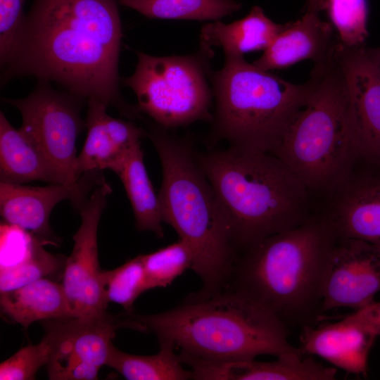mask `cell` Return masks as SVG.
Instances as JSON below:
<instances>
[{
    "mask_svg": "<svg viewBox=\"0 0 380 380\" xmlns=\"http://www.w3.org/2000/svg\"><path fill=\"white\" fill-rule=\"evenodd\" d=\"M122 37L116 0H34L4 79L32 75L54 82L69 94L133 118L139 110L119 87Z\"/></svg>",
    "mask_w": 380,
    "mask_h": 380,
    "instance_id": "cell-1",
    "label": "cell"
},
{
    "mask_svg": "<svg viewBox=\"0 0 380 380\" xmlns=\"http://www.w3.org/2000/svg\"><path fill=\"white\" fill-rule=\"evenodd\" d=\"M132 316L142 331L173 344L181 359L253 360L300 349L277 316L230 286L208 296L192 293L160 313Z\"/></svg>",
    "mask_w": 380,
    "mask_h": 380,
    "instance_id": "cell-2",
    "label": "cell"
},
{
    "mask_svg": "<svg viewBox=\"0 0 380 380\" xmlns=\"http://www.w3.org/2000/svg\"><path fill=\"white\" fill-rule=\"evenodd\" d=\"M337 239L328 222L305 221L244 250L227 286L247 295L287 327L320 319L322 290Z\"/></svg>",
    "mask_w": 380,
    "mask_h": 380,
    "instance_id": "cell-3",
    "label": "cell"
},
{
    "mask_svg": "<svg viewBox=\"0 0 380 380\" xmlns=\"http://www.w3.org/2000/svg\"><path fill=\"white\" fill-rule=\"evenodd\" d=\"M196 159L228 219L237 249L305 222L307 186L274 154L230 146Z\"/></svg>",
    "mask_w": 380,
    "mask_h": 380,
    "instance_id": "cell-4",
    "label": "cell"
},
{
    "mask_svg": "<svg viewBox=\"0 0 380 380\" xmlns=\"http://www.w3.org/2000/svg\"><path fill=\"white\" fill-rule=\"evenodd\" d=\"M148 136L162 167L158 196L163 222L191 251V270L202 281L196 293L213 294L228 284L239 256L228 219L189 145L160 128Z\"/></svg>",
    "mask_w": 380,
    "mask_h": 380,
    "instance_id": "cell-5",
    "label": "cell"
},
{
    "mask_svg": "<svg viewBox=\"0 0 380 380\" xmlns=\"http://www.w3.org/2000/svg\"><path fill=\"white\" fill-rule=\"evenodd\" d=\"M216 102L215 129L231 146L274 153L310 90L249 63L225 57L212 75Z\"/></svg>",
    "mask_w": 380,
    "mask_h": 380,
    "instance_id": "cell-6",
    "label": "cell"
},
{
    "mask_svg": "<svg viewBox=\"0 0 380 380\" xmlns=\"http://www.w3.org/2000/svg\"><path fill=\"white\" fill-rule=\"evenodd\" d=\"M311 90L273 154L305 184L319 186L336 179L357 154L349 125L344 78L336 48L315 63Z\"/></svg>",
    "mask_w": 380,
    "mask_h": 380,
    "instance_id": "cell-7",
    "label": "cell"
},
{
    "mask_svg": "<svg viewBox=\"0 0 380 380\" xmlns=\"http://www.w3.org/2000/svg\"><path fill=\"white\" fill-rule=\"evenodd\" d=\"M212 53L203 47L190 56L138 52L134 72L123 84L134 92L139 111L164 128L207 120L213 96L207 81Z\"/></svg>",
    "mask_w": 380,
    "mask_h": 380,
    "instance_id": "cell-8",
    "label": "cell"
},
{
    "mask_svg": "<svg viewBox=\"0 0 380 380\" xmlns=\"http://www.w3.org/2000/svg\"><path fill=\"white\" fill-rule=\"evenodd\" d=\"M83 99L53 89L49 82L38 80L34 89L19 99L2 101L16 108L22 115L20 131L39 151L56 184L88 196L105 180L101 172L91 171L78 178L76 173V142L84 127L80 116Z\"/></svg>",
    "mask_w": 380,
    "mask_h": 380,
    "instance_id": "cell-9",
    "label": "cell"
},
{
    "mask_svg": "<svg viewBox=\"0 0 380 380\" xmlns=\"http://www.w3.org/2000/svg\"><path fill=\"white\" fill-rule=\"evenodd\" d=\"M52 341L47 367L49 379L94 380L106 365L116 331L138 329L130 317L118 319L106 311L99 314L43 321Z\"/></svg>",
    "mask_w": 380,
    "mask_h": 380,
    "instance_id": "cell-10",
    "label": "cell"
},
{
    "mask_svg": "<svg viewBox=\"0 0 380 380\" xmlns=\"http://www.w3.org/2000/svg\"><path fill=\"white\" fill-rule=\"evenodd\" d=\"M112 191L106 182L96 186L80 210L81 224L63 268L62 286L72 317L106 311L108 302L101 283L97 234L99 221Z\"/></svg>",
    "mask_w": 380,
    "mask_h": 380,
    "instance_id": "cell-11",
    "label": "cell"
},
{
    "mask_svg": "<svg viewBox=\"0 0 380 380\" xmlns=\"http://www.w3.org/2000/svg\"><path fill=\"white\" fill-rule=\"evenodd\" d=\"M380 291V243L337 238L325 274L321 313L339 308L361 310Z\"/></svg>",
    "mask_w": 380,
    "mask_h": 380,
    "instance_id": "cell-12",
    "label": "cell"
},
{
    "mask_svg": "<svg viewBox=\"0 0 380 380\" xmlns=\"http://www.w3.org/2000/svg\"><path fill=\"white\" fill-rule=\"evenodd\" d=\"M336 55L345 81L349 125L357 153L380 162V69L365 44L349 47L338 40Z\"/></svg>",
    "mask_w": 380,
    "mask_h": 380,
    "instance_id": "cell-13",
    "label": "cell"
},
{
    "mask_svg": "<svg viewBox=\"0 0 380 380\" xmlns=\"http://www.w3.org/2000/svg\"><path fill=\"white\" fill-rule=\"evenodd\" d=\"M89 196L68 186L50 183L44 186L0 182V213L10 226L16 227L44 244H56L49 226L53 208L69 200L79 210Z\"/></svg>",
    "mask_w": 380,
    "mask_h": 380,
    "instance_id": "cell-14",
    "label": "cell"
},
{
    "mask_svg": "<svg viewBox=\"0 0 380 380\" xmlns=\"http://www.w3.org/2000/svg\"><path fill=\"white\" fill-rule=\"evenodd\" d=\"M376 337L348 315L336 322L302 327L299 348L305 355L319 356L347 373L367 376Z\"/></svg>",
    "mask_w": 380,
    "mask_h": 380,
    "instance_id": "cell-15",
    "label": "cell"
},
{
    "mask_svg": "<svg viewBox=\"0 0 380 380\" xmlns=\"http://www.w3.org/2000/svg\"><path fill=\"white\" fill-rule=\"evenodd\" d=\"M338 41L331 25L322 21L319 12L306 11L300 19L284 24L253 63L266 71L285 68L303 60L318 63L331 56Z\"/></svg>",
    "mask_w": 380,
    "mask_h": 380,
    "instance_id": "cell-16",
    "label": "cell"
},
{
    "mask_svg": "<svg viewBox=\"0 0 380 380\" xmlns=\"http://www.w3.org/2000/svg\"><path fill=\"white\" fill-rule=\"evenodd\" d=\"M108 107L99 100L88 101L87 135L76 163L78 178L86 172L106 169L115 173L130 151L134 136L132 125L109 115Z\"/></svg>",
    "mask_w": 380,
    "mask_h": 380,
    "instance_id": "cell-17",
    "label": "cell"
},
{
    "mask_svg": "<svg viewBox=\"0 0 380 380\" xmlns=\"http://www.w3.org/2000/svg\"><path fill=\"white\" fill-rule=\"evenodd\" d=\"M284 26L273 22L256 6L246 17L233 23L206 24L201 30V46L220 47L224 57H243L246 53L266 49Z\"/></svg>",
    "mask_w": 380,
    "mask_h": 380,
    "instance_id": "cell-18",
    "label": "cell"
},
{
    "mask_svg": "<svg viewBox=\"0 0 380 380\" xmlns=\"http://www.w3.org/2000/svg\"><path fill=\"white\" fill-rule=\"evenodd\" d=\"M0 293L1 311L24 329L37 321L72 317L62 284L48 278Z\"/></svg>",
    "mask_w": 380,
    "mask_h": 380,
    "instance_id": "cell-19",
    "label": "cell"
},
{
    "mask_svg": "<svg viewBox=\"0 0 380 380\" xmlns=\"http://www.w3.org/2000/svg\"><path fill=\"white\" fill-rule=\"evenodd\" d=\"M329 223L337 238L380 243V177L354 188Z\"/></svg>",
    "mask_w": 380,
    "mask_h": 380,
    "instance_id": "cell-20",
    "label": "cell"
},
{
    "mask_svg": "<svg viewBox=\"0 0 380 380\" xmlns=\"http://www.w3.org/2000/svg\"><path fill=\"white\" fill-rule=\"evenodd\" d=\"M0 180L1 182L20 184L32 181L56 183L39 151L20 129L12 126L1 111Z\"/></svg>",
    "mask_w": 380,
    "mask_h": 380,
    "instance_id": "cell-21",
    "label": "cell"
},
{
    "mask_svg": "<svg viewBox=\"0 0 380 380\" xmlns=\"http://www.w3.org/2000/svg\"><path fill=\"white\" fill-rule=\"evenodd\" d=\"M115 174L124 185L137 229L163 237L164 222L159 198L148 176L140 142L127 153Z\"/></svg>",
    "mask_w": 380,
    "mask_h": 380,
    "instance_id": "cell-22",
    "label": "cell"
},
{
    "mask_svg": "<svg viewBox=\"0 0 380 380\" xmlns=\"http://www.w3.org/2000/svg\"><path fill=\"white\" fill-rule=\"evenodd\" d=\"M272 362L236 361L231 366L234 380H333L336 368L326 367L298 350L283 353Z\"/></svg>",
    "mask_w": 380,
    "mask_h": 380,
    "instance_id": "cell-23",
    "label": "cell"
},
{
    "mask_svg": "<svg viewBox=\"0 0 380 380\" xmlns=\"http://www.w3.org/2000/svg\"><path fill=\"white\" fill-rule=\"evenodd\" d=\"M160 350L154 355L129 354L112 346L106 366L128 380H186L192 379L185 369L173 344L158 341Z\"/></svg>",
    "mask_w": 380,
    "mask_h": 380,
    "instance_id": "cell-24",
    "label": "cell"
},
{
    "mask_svg": "<svg viewBox=\"0 0 380 380\" xmlns=\"http://www.w3.org/2000/svg\"><path fill=\"white\" fill-rule=\"evenodd\" d=\"M119 2L148 18L161 19L216 20L241 8L236 0H119Z\"/></svg>",
    "mask_w": 380,
    "mask_h": 380,
    "instance_id": "cell-25",
    "label": "cell"
},
{
    "mask_svg": "<svg viewBox=\"0 0 380 380\" xmlns=\"http://www.w3.org/2000/svg\"><path fill=\"white\" fill-rule=\"evenodd\" d=\"M65 262V259L48 252L44 243L32 236L28 251L21 260L10 266L1 267L0 292L48 278L63 270Z\"/></svg>",
    "mask_w": 380,
    "mask_h": 380,
    "instance_id": "cell-26",
    "label": "cell"
},
{
    "mask_svg": "<svg viewBox=\"0 0 380 380\" xmlns=\"http://www.w3.org/2000/svg\"><path fill=\"white\" fill-rule=\"evenodd\" d=\"M101 283L108 303L118 304L132 313L135 300L148 290L141 255L115 269L102 271Z\"/></svg>",
    "mask_w": 380,
    "mask_h": 380,
    "instance_id": "cell-27",
    "label": "cell"
},
{
    "mask_svg": "<svg viewBox=\"0 0 380 380\" xmlns=\"http://www.w3.org/2000/svg\"><path fill=\"white\" fill-rule=\"evenodd\" d=\"M148 290L165 288L191 269L193 258L186 243L179 239L154 252L141 255Z\"/></svg>",
    "mask_w": 380,
    "mask_h": 380,
    "instance_id": "cell-28",
    "label": "cell"
},
{
    "mask_svg": "<svg viewBox=\"0 0 380 380\" xmlns=\"http://www.w3.org/2000/svg\"><path fill=\"white\" fill-rule=\"evenodd\" d=\"M324 9L343 45L355 47L365 44L368 36L367 0H325Z\"/></svg>",
    "mask_w": 380,
    "mask_h": 380,
    "instance_id": "cell-29",
    "label": "cell"
},
{
    "mask_svg": "<svg viewBox=\"0 0 380 380\" xmlns=\"http://www.w3.org/2000/svg\"><path fill=\"white\" fill-rule=\"evenodd\" d=\"M51 351V338L45 332L40 342L20 349L1 363L0 379H34L39 369L48 364Z\"/></svg>",
    "mask_w": 380,
    "mask_h": 380,
    "instance_id": "cell-30",
    "label": "cell"
},
{
    "mask_svg": "<svg viewBox=\"0 0 380 380\" xmlns=\"http://www.w3.org/2000/svg\"><path fill=\"white\" fill-rule=\"evenodd\" d=\"M25 0H0V59L7 61L14 53L25 15Z\"/></svg>",
    "mask_w": 380,
    "mask_h": 380,
    "instance_id": "cell-31",
    "label": "cell"
},
{
    "mask_svg": "<svg viewBox=\"0 0 380 380\" xmlns=\"http://www.w3.org/2000/svg\"><path fill=\"white\" fill-rule=\"evenodd\" d=\"M350 315L377 336H380V302L374 301L369 305L355 311Z\"/></svg>",
    "mask_w": 380,
    "mask_h": 380,
    "instance_id": "cell-32",
    "label": "cell"
},
{
    "mask_svg": "<svg viewBox=\"0 0 380 380\" xmlns=\"http://www.w3.org/2000/svg\"><path fill=\"white\" fill-rule=\"evenodd\" d=\"M325 0H307L306 11L319 12L324 9Z\"/></svg>",
    "mask_w": 380,
    "mask_h": 380,
    "instance_id": "cell-33",
    "label": "cell"
},
{
    "mask_svg": "<svg viewBox=\"0 0 380 380\" xmlns=\"http://www.w3.org/2000/svg\"><path fill=\"white\" fill-rule=\"evenodd\" d=\"M366 51L369 57L374 61L380 69V47L369 48L366 46Z\"/></svg>",
    "mask_w": 380,
    "mask_h": 380,
    "instance_id": "cell-34",
    "label": "cell"
}]
</instances>
